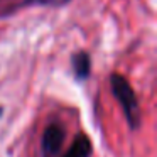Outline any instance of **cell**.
<instances>
[{
	"label": "cell",
	"mask_w": 157,
	"mask_h": 157,
	"mask_svg": "<svg viewBox=\"0 0 157 157\" xmlns=\"http://www.w3.org/2000/svg\"><path fill=\"white\" fill-rule=\"evenodd\" d=\"M90 155H91V142L85 135H79L73 142V145L69 147L64 157H90Z\"/></svg>",
	"instance_id": "obj_3"
},
{
	"label": "cell",
	"mask_w": 157,
	"mask_h": 157,
	"mask_svg": "<svg viewBox=\"0 0 157 157\" xmlns=\"http://www.w3.org/2000/svg\"><path fill=\"white\" fill-rule=\"evenodd\" d=\"M64 139V132L58 125H49L42 137V152L46 157H54L59 152Z\"/></svg>",
	"instance_id": "obj_2"
},
{
	"label": "cell",
	"mask_w": 157,
	"mask_h": 157,
	"mask_svg": "<svg viewBox=\"0 0 157 157\" xmlns=\"http://www.w3.org/2000/svg\"><path fill=\"white\" fill-rule=\"evenodd\" d=\"M112 90H113L115 98L118 100L120 106L123 108L127 122L130 123L132 128H137L140 123V110H139V103H137L135 93L130 88L128 81L120 75H113L112 76Z\"/></svg>",
	"instance_id": "obj_1"
},
{
	"label": "cell",
	"mask_w": 157,
	"mask_h": 157,
	"mask_svg": "<svg viewBox=\"0 0 157 157\" xmlns=\"http://www.w3.org/2000/svg\"><path fill=\"white\" fill-rule=\"evenodd\" d=\"M29 4H36V5H49V7H63L71 0H27Z\"/></svg>",
	"instance_id": "obj_5"
},
{
	"label": "cell",
	"mask_w": 157,
	"mask_h": 157,
	"mask_svg": "<svg viewBox=\"0 0 157 157\" xmlns=\"http://www.w3.org/2000/svg\"><path fill=\"white\" fill-rule=\"evenodd\" d=\"M90 68H91V61L86 52H78L73 58V69H75V76L78 79H85L90 75Z\"/></svg>",
	"instance_id": "obj_4"
}]
</instances>
